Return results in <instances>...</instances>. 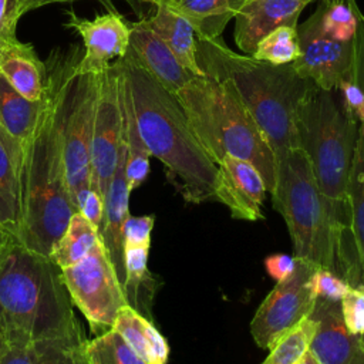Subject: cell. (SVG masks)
Returning a JSON list of instances; mask_svg holds the SVG:
<instances>
[{"instance_id":"obj_34","label":"cell","mask_w":364,"mask_h":364,"mask_svg":"<svg viewBox=\"0 0 364 364\" xmlns=\"http://www.w3.org/2000/svg\"><path fill=\"white\" fill-rule=\"evenodd\" d=\"M351 284L333 270L317 267L311 276V289L316 299L340 301Z\"/></svg>"},{"instance_id":"obj_32","label":"cell","mask_w":364,"mask_h":364,"mask_svg":"<svg viewBox=\"0 0 364 364\" xmlns=\"http://www.w3.org/2000/svg\"><path fill=\"white\" fill-rule=\"evenodd\" d=\"M85 337L82 333L47 340L36 344L37 364H88L84 353Z\"/></svg>"},{"instance_id":"obj_15","label":"cell","mask_w":364,"mask_h":364,"mask_svg":"<svg viewBox=\"0 0 364 364\" xmlns=\"http://www.w3.org/2000/svg\"><path fill=\"white\" fill-rule=\"evenodd\" d=\"M316 0H247L235 17V43L252 55L257 43L282 26L297 27L301 11Z\"/></svg>"},{"instance_id":"obj_14","label":"cell","mask_w":364,"mask_h":364,"mask_svg":"<svg viewBox=\"0 0 364 364\" xmlns=\"http://www.w3.org/2000/svg\"><path fill=\"white\" fill-rule=\"evenodd\" d=\"M310 317L316 321V331L309 350L320 364H364V336L347 330L340 301L317 299Z\"/></svg>"},{"instance_id":"obj_33","label":"cell","mask_w":364,"mask_h":364,"mask_svg":"<svg viewBox=\"0 0 364 364\" xmlns=\"http://www.w3.org/2000/svg\"><path fill=\"white\" fill-rule=\"evenodd\" d=\"M344 326L354 336H364V284L350 286L340 300Z\"/></svg>"},{"instance_id":"obj_21","label":"cell","mask_w":364,"mask_h":364,"mask_svg":"<svg viewBox=\"0 0 364 364\" xmlns=\"http://www.w3.org/2000/svg\"><path fill=\"white\" fill-rule=\"evenodd\" d=\"M185 18L198 38H219L247 0H161Z\"/></svg>"},{"instance_id":"obj_3","label":"cell","mask_w":364,"mask_h":364,"mask_svg":"<svg viewBox=\"0 0 364 364\" xmlns=\"http://www.w3.org/2000/svg\"><path fill=\"white\" fill-rule=\"evenodd\" d=\"M198 63L215 80H228L256 121L274 158L297 145L296 109L310 88L293 64L276 65L236 53L219 38H198Z\"/></svg>"},{"instance_id":"obj_10","label":"cell","mask_w":364,"mask_h":364,"mask_svg":"<svg viewBox=\"0 0 364 364\" xmlns=\"http://www.w3.org/2000/svg\"><path fill=\"white\" fill-rule=\"evenodd\" d=\"M122 142L119 73L117 64L112 63L98 78L90 151L91 189L102 199L117 169Z\"/></svg>"},{"instance_id":"obj_24","label":"cell","mask_w":364,"mask_h":364,"mask_svg":"<svg viewBox=\"0 0 364 364\" xmlns=\"http://www.w3.org/2000/svg\"><path fill=\"white\" fill-rule=\"evenodd\" d=\"M44 98L30 101L17 92L0 74V127L24 144L33 134L41 115Z\"/></svg>"},{"instance_id":"obj_4","label":"cell","mask_w":364,"mask_h":364,"mask_svg":"<svg viewBox=\"0 0 364 364\" xmlns=\"http://www.w3.org/2000/svg\"><path fill=\"white\" fill-rule=\"evenodd\" d=\"M43 98L38 122L23 144L21 210L16 237L26 247L50 256L77 209L65 176L55 88L48 71Z\"/></svg>"},{"instance_id":"obj_30","label":"cell","mask_w":364,"mask_h":364,"mask_svg":"<svg viewBox=\"0 0 364 364\" xmlns=\"http://www.w3.org/2000/svg\"><path fill=\"white\" fill-rule=\"evenodd\" d=\"M152 321L136 311L129 304L119 309L112 323V327L127 344L149 364V330Z\"/></svg>"},{"instance_id":"obj_42","label":"cell","mask_w":364,"mask_h":364,"mask_svg":"<svg viewBox=\"0 0 364 364\" xmlns=\"http://www.w3.org/2000/svg\"><path fill=\"white\" fill-rule=\"evenodd\" d=\"M70 1H78V0H14V13L17 18H20L23 14L48 6V4H57V3H70Z\"/></svg>"},{"instance_id":"obj_43","label":"cell","mask_w":364,"mask_h":364,"mask_svg":"<svg viewBox=\"0 0 364 364\" xmlns=\"http://www.w3.org/2000/svg\"><path fill=\"white\" fill-rule=\"evenodd\" d=\"M13 237H14V235L11 232H9L3 226H0V259L3 257V255L7 250L10 242L13 240Z\"/></svg>"},{"instance_id":"obj_5","label":"cell","mask_w":364,"mask_h":364,"mask_svg":"<svg viewBox=\"0 0 364 364\" xmlns=\"http://www.w3.org/2000/svg\"><path fill=\"white\" fill-rule=\"evenodd\" d=\"M175 97L216 165L226 155L247 161L262 175L266 191L273 192L277 169L274 154L230 81L193 75Z\"/></svg>"},{"instance_id":"obj_44","label":"cell","mask_w":364,"mask_h":364,"mask_svg":"<svg viewBox=\"0 0 364 364\" xmlns=\"http://www.w3.org/2000/svg\"><path fill=\"white\" fill-rule=\"evenodd\" d=\"M297 364H320V363H318V360L316 358V355H314L310 350H307V351L303 354V357L299 360Z\"/></svg>"},{"instance_id":"obj_9","label":"cell","mask_w":364,"mask_h":364,"mask_svg":"<svg viewBox=\"0 0 364 364\" xmlns=\"http://www.w3.org/2000/svg\"><path fill=\"white\" fill-rule=\"evenodd\" d=\"M317 267L311 260L296 257L291 274L277 282L257 307L250 334L260 348L269 350L287 330L310 317L317 301L311 289V276Z\"/></svg>"},{"instance_id":"obj_46","label":"cell","mask_w":364,"mask_h":364,"mask_svg":"<svg viewBox=\"0 0 364 364\" xmlns=\"http://www.w3.org/2000/svg\"><path fill=\"white\" fill-rule=\"evenodd\" d=\"M321 1H324V3H330V1H346V3L353 4V3H355L357 0H321Z\"/></svg>"},{"instance_id":"obj_1","label":"cell","mask_w":364,"mask_h":364,"mask_svg":"<svg viewBox=\"0 0 364 364\" xmlns=\"http://www.w3.org/2000/svg\"><path fill=\"white\" fill-rule=\"evenodd\" d=\"M117 64L129 90L141 138L151 156L162 162L168 181L186 202L213 200L218 165L198 141L175 94L162 87L129 48Z\"/></svg>"},{"instance_id":"obj_22","label":"cell","mask_w":364,"mask_h":364,"mask_svg":"<svg viewBox=\"0 0 364 364\" xmlns=\"http://www.w3.org/2000/svg\"><path fill=\"white\" fill-rule=\"evenodd\" d=\"M347 229L351 236L354 262L360 276L364 279V124L358 127L354 155L347 179L346 191ZM364 283V282H363Z\"/></svg>"},{"instance_id":"obj_35","label":"cell","mask_w":364,"mask_h":364,"mask_svg":"<svg viewBox=\"0 0 364 364\" xmlns=\"http://www.w3.org/2000/svg\"><path fill=\"white\" fill-rule=\"evenodd\" d=\"M155 225L154 215L132 216L129 215L122 226L124 247L151 246V233Z\"/></svg>"},{"instance_id":"obj_45","label":"cell","mask_w":364,"mask_h":364,"mask_svg":"<svg viewBox=\"0 0 364 364\" xmlns=\"http://www.w3.org/2000/svg\"><path fill=\"white\" fill-rule=\"evenodd\" d=\"M6 344H7L6 337H4V334H3V331H1V328H0V355H1V353H3V350H4V347H6Z\"/></svg>"},{"instance_id":"obj_31","label":"cell","mask_w":364,"mask_h":364,"mask_svg":"<svg viewBox=\"0 0 364 364\" xmlns=\"http://www.w3.org/2000/svg\"><path fill=\"white\" fill-rule=\"evenodd\" d=\"M318 6L323 31L334 40L351 41L357 31V13L360 11L358 3H324L318 0Z\"/></svg>"},{"instance_id":"obj_16","label":"cell","mask_w":364,"mask_h":364,"mask_svg":"<svg viewBox=\"0 0 364 364\" xmlns=\"http://www.w3.org/2000/svg\"><path fill=\"white\" fill-rule=\"evenodd\" d=\"M125 165H127V148H125V142H122L117 169L108 183V188L104 196V216H102L101 226L98 229L100 239L108 253V257L122 286L125 280L122 226L127 218L129 216V193H131L127 183Z\"/></svg>"},{"instance_id":"obj_17","label":"cell","mask_w":364,"mask_h":364,"mask_svg":"<svg viewBox=\"0 0 364 364\" xmlns=\"http://www.w3.org/2000/svg\"><path fill=\"white\" fill-rule=\"evenodd\" d=\"M129 50L138 63L172 94H176L193 78V74L179 63L144 18L131 24Z\"/></svg>"},{"instance_id":"obj_19","label":"cell","mask_w":364,"mask_h":364,"mask_svg":"<svg viewBox=\"0 0 364 364\" xmlns=\"http://www.w3.org/2000/svg\"><path fill=\"white\" fill-rule=\"evenodd\" d=\"M152 4L155 11L144 18L148 27L171 48L179 63L193 75H205L198 63V48L192 26L161 0H141Z\"/></svg>"},{"instance_id":"obj_39","label":"cell","mask_w":364,"mask_h":364,"mask_svg":"<svg viewBox=\"0 0 364 364\" xmlns=\"http://www.w3.org/2000/svg\"><path fill=\"white\" fill-rule=\"evenodd\" d=\"M17 21L18 18L14 13V0H0V46L17 40Z\"/></svg>"},{"instance_id":"obj_25","label":"cell","mask_w":364,"mask_h":364,"mask_svg":"<svg viewBox=\"0 0 364 364\" xmlns=\"http://www.w3.org/2000/svg\"><path fill=\"white\" fill-rule=\"evenodd\" d=\"M151 246L124 247V294L127 304L134 307L142 316L151 311V303L155 291V279L148 270V256Z\"/></svg>"},{"instance_id":"obj_2","label":"cell","mask_w":364,"mask_h":364,"mask_svg":"<svg viewBox=\"0 0 364 364\" xmlns=\"http://www.w3.org/2000/svg\"><path fill=\"white\" fill-rule=\"evenodd\" d=\"M61 269L14 236L0 259V328L7 343L31 344L82 333Z\"/></svg>"},{"instance_id":"obj_23","label":"cell","mask_w":364,"mask_h":364,"mask_svg":"<svg viewBox=\"0 0 364 364\" xmlns=\"http://www.w3.org/2000/svg\"><path fill=\"white\" fill-rule=\"evenodd\" d=\"M117 64V61H114ZM118 67V64H117ZM119 73V104L122 112V136L127 148V165L125 175L129 191L139 188L149 173V158L151 154L145 146L132 108V101L127 81L118 67Z\"/></svg>"},{"instance_id":"obj_28","label":"cell","mask_w":364,"mask_h":364,"mask_svg":"<svg viewBox=\"0 0 364 364\" xmlns=\"http://www.w3.org/2000/svg\"><path fill=\"white\" fill-rule=\"evenodd\" d=\"M316 331V321L311 317L303 318L287 330L270 348L262 364H297L309 350Z\"/></svg>"},{"instance_id":"obj_41","label":"cell","mask_w":364,"mask_h":364,"mask_svg":"<svg viewBox=\"0 0 364 364\" xmlns=\"http://www.w3.org/2000/svg\"><path fill=\"white\" fill-rule=\"evenodd\" d=\"M78 212H81L88 222L100 229L104 216V199L94 189H91L81 202Z\"/></svg>"},{"instance_id":"obj_20","label":"cell","mask_w":364,"mask_h":364,"mask_svg":"<svg viewBox=\"0 0 364 364\" xmlns=\"http://www.w3.org/2000/svg\"><path fill=\"white\" fill-rule=\"evenodd\" d=\"M23 144L0 127V226L17 235L21 210Z\"/></svg>"},{"instance_id":"obj_36","label":"cell","mask_w":364,"mask_h":364,"mask_svg":"<svg viewBox=\"0 0 364 364\" xmlns=\"http://www.w3.org/2000/svg\"><path fill=\"white\" fill-rule=\"evenodd\" d=\"M336 90L338 91L346 109L358 121V124H364V91L357 85L351 74L341 80Z\"/></svg>"},{"instance_id":"obj_40","label":"cell","mask_w":364,"mask_h":364,"mask_svg":"<svg viewBox=\"0 0 364 364\" xmlns=\"http://www.w3.org/2000/svg\"><path fill=\"white\" fill-rule=\"evenodd\" d=\"M263 263L267 274L276 282H282L286 277H289L294 270L296 257L289 256L286 253H274L269 255Z\"/></svg>"},{"instance_id":"obj_27","label":"cell","mask_w":364,"mask_h":364,"mask_svg":"<svg viewBox=\"0 0 364 364\" xmlns=\"http://www.w3.org/2000/svg\"><path fill=\"white\" fill-rule=\"evenodd\" d=\"M84 353L88 364H148L114 328L85 340Z\"/></svg>"},{"instance_id":"obj_18","label":"cell","mask_w":364,"mask_h":364,"mask_svg":"<svg viewBox=\"0 0 364 364\" xmlns=\"http://www.w3.org/2000/svg\"><path fill=\"white\" fill-rule=\"evenodd\" d=\"M0 74L27 100H43L47 65L38 58L33 46L18 40L0 46Z\"/></svg>"},{"instance_id":"obj_29","label":"cell","mask_w":364,"mask_h":364,"mask_svg":"<svg viewBox=\"0 0 364 364\" xmlns=\"http://www.w3.org/2000/svg\"><path fill=\"white\" fill-rule=\"evenodd\" d=\"M252 57L270 64H291L300 57L297 27L282 26L266 34L256 46Z\"/></svg>"},{"instance_id":"obj_6","label":"cell","mask_w":364,"mask_h":364,"mask_svg":"<svg viewBox=\"0 0 364 364\" xmlns=\"http://www.w3.org/2000/svg\"><path fill=\"white\" fill-rule=\"evenodd\" d=\"M273 206L283 216L296 257L344 277L347 216L321 193L310 161L299 146L276 159Z\"/></svg>"},{"instance_id":"obj_37","label":"cell","mask_w":364,"mask_h":364,"mask_svg":"<svg viewBox=\"0 0 364 364\" xmlns=\"http://www.w3.org/2000/svg\"><path fill=\"white\" fill-rule=\"evenodd\" d=\"M351 77L364 91V14L357 13V31L354 36V61Z\"/></svg>"},{"instance_id":"obj_8","label":"cell","mask_w":364,"mask_h":364,"mask_svg":"<svg viewBox=\"0 0 364 364\" xmlns=\"http://www.w3.org/2000/svg\"><path fill=\"white\" fill-rule=\"evenodd\" d=\"M61 277L73 304L85 317L92 331L100 334L111 328L127 300L101 239L87 257L61 269Z\"/></svg>"},{"instance_id":"obj_38","label":"cell","mask_w":364,"mask_h":364,"mask_svg":"<svg viewBox=\"0 0 364 364\" xmlns=\"http://www.w3.org/2000/svg\"><path fill=\"white\" fill-rule=\"evenodd\" d=\"M37 350L31 344L7 343L0 355V364H37Z\"/></svg>"},{"instance_id":"obj_26","label":"cell","mask_w":364,"mask_h":364,"mask_svg":"<svg viewBox=\"0 0 364 364\" xmlns=\"http://www.w3.org/2000/svg\"><path fill=\"white\" fill-rule=\"evenodd\" d=\"M98 240V229L77 210L70 218L61 236L55 240L48 257L60 269L70 267L87 257Z\"/></svg>"},{"instance_id":"obj_12","label":"cell","mask_w":364,"mask_h":364,"mask_svg":"<svg viewBox=\"0 0 364 364\" xmlns=\"http://www.w3.org/2000/svg\"><path fill=\"white\" fill-rule=\"evenodd\" d=\"M64 26L82 38L84 53L77 63L80 74H102L129 48L131 24L115 10L97 14L94 18L70 11Z\"/></svg>"},{"instance_id":"obj_11","label":"cell","mask_w":364,"mask_h":364,"mask_svg":"<svg viewBox=\"0 0 364 364\" xmlns=\"http://www.w3.org/2000/svg\"><path fill=\"white\" fill-rule=\"evenodd\" d=\"M300 57L291 63L296 73L313 81L321 90H336L338 82L351 74L354 38L338 41L321 28L320 6L301 24H297Z\"/></svg>"},{"instance_id":"obj_13","label":"cell","mask_w":364,"mask_h":364,"mask_svg":"<svg viewBox=\"0 0 364 364\" xmlns=\"http://www.w3.org/2000/svg\"><path fill=\"white\" fill-rule=\"evenodd\" d=\"M264 193V181L250 162L226 155L218 164L213 199L228 206L233 218L262 220Z\"/></svg>"},{"instance_id":"obj_7","label":"cell","mask_w":364,"mask_h":364,"mask_svg":"<svg viewBox=\"0 0 364 364\" xmlns=\"http://www.w3.org/2000/svg\"><path fill=\"white\" fill-rule=\"evenodd\" d=\"M358 127L338 91L314 82L296 109L297 145L307 155L321 193L347 219L346 191Z\"/></svg>"}]
</instances>
